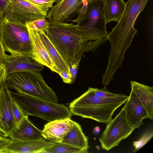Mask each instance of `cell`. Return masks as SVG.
<instances>
[{"label":"cell","mask_w":153,"mask_h":153,"mask_svg":"<svg viewBox=\"0 0 153 153\" xmlns=\"http://www.w3.org/2000/svg\"><path fill=\"white\" fill-rule=\"evenodd\" d=\"M94 89L89 88L71 102L69 110L72 115L107 123L112 119L114 112L126 102L129 96L120 94L113 97L102 98L94 94Z\"/></svg>","instance_id":"1"},{"label":"cell","mask_w":153,"mask_h":153,"mask_svg":"<svg viewBox=\"0 0 153 153\" xmlns=\"http://www.w3.org/2000/svg\"><path fill=\"white\" fill-rule=\"evenodd\" d=\"M149 0H128L126 3L120 20L107 36L111 45V56L120 59L124 57L126 51L137 34L134 26L137 18Z\"/></svg>","instance_id":"2"},{"label":"cell","mask_w":153,"mask_h":153,"mask_svg":"<svg viewBox=\"0 0 153 153\" xmlns=\"http://www.w3.org/2000/svg\"><path fill=\"white\" fill-rule=\"evenodd\" d=\"M102 0L90 3L83 18L76 25L83 41L82 52H94L108 40Z\"/></svg>","instance_id":"3"},{"label":"cell","mask_w":153,"mask_h":153,"mask_svg":"<svg viewBox=\"0 0 153 153\" xmlns=\"http://www.w3.org/2000/svg\"><path fill=\"white\" fill-rule=\"evenodd\" d=\"M48 20L50 25L47 35L69 66L79 55L83 54L82 34L76 25L72 23Z\"/></svg>","instance_id":"4"},{"label":"cell","mask_w":153,"mask_h":153,"mask_svg":"<svg viewBox=\"0 0 153 153\" xmlns=\"http://www.w3.org/2000/svg\"><path fill=\"white\" fill-rule=\"evenodd\" d=\"M12 98L27 116H35L48 122L71 118L72 114L62 104L30 95L10 91Z\"/></svg>","instance_id":"5"},{"label":"cell","mask_w":153,"mask_h":153,"mask_svg":"<svg viewBox=\"0 0 153 153\" xmlns=\"http://www.w3.org/2000/svg\"><path fill=\"white\" fill-rule=\"evenodd\" d=\"M9 88L22 93L57 103L58 97L39 71L15 72L7 76Z\"/></svg>","instance_id":"6"},{"label":"cell","mask_w":153,"mask_h":153,"mask_svg":"<svg viewBox=\"0 0 153 153\" xmlns=\"http://www.w3.org/2000/svg\"><path fill=\"white\" fill-rule=\"evenodd\" d=\"M0 40L5 51L10 54L32 55L30 38L26 26L0 19Z\"/></svg>","instance_id":"7"},{"label":"cell","mask_w":153,"mask_h":153,"mask_svg":"<svg viewBox=\"0 0 153 153\" xmlns=\"http://www.w3.org/2000/svg\"><path fill=\"white\" fill-rule=\"evenodd\" d=\"M48 14L27 0H10L3 19L8 22L26 26L35 20L46 18Z\"/></svg>","instance_id":"8"},{"label":"cell","mask_w":153,"mask_h":153,"mask_svg":"<svg viewBox=\"0 0 153 153\" xmlns=\"http://www.w3.org/2000/svg\"><path fill=\"white\" fill-rule=\"evenodd\" d=\"M107 123L99 138L102 148L107 151L117 146L134 129L128 124L123 107L115 117Z\"/></svg>","instance_id":"9"},{"label":"cell","mask_w":153,"mask_h":153,"mask_svg":"<svg viewBox=\"0 0 153 153\" xmlns=\"http://www.w3.org/2000/svg\"><path fill=\"white\" fill-rule=\"evenodd\" d=\"M10 91L6 84L0 88V136L9 137L16 127L12 108Z\"/></svg>","instance_id":"10"},{"label":"cell","mask_w":153,"mask_h":153,"mask_svg":"<svg viewBox=\"0 0 153 153\" xmlns=\"http://www.w3.org/2000/svg\"><path fill=\"white\" fill-rule=\"evenodd\" d=\"M0 66L4 69L6 76L20 72L41 71L44 66L28 54H5Z\"/></svg>","instance_id":"11"},{"label":"cell","mask_w":153,"mask_h":153,"mask_svg":"<svg viewBox=\"0 0 153 153\" xmlns=\"http://www.w3.org/2000/svg\"><path fill=\"white\" fill-rule=\"evenodd\" d=\"M127 102L124 106L128 125L134 129L143 125V120L149 118L148 112L134 92L131 90Z\"/></svg>","instance_id":"12"},{"label":"cell","mask_w":153,"mask_h":153,"mask_svg":"<svg viewBox=\"0 0 153 153\" xmlns=\"http://www.w3.org/2000/svg\"><path fill=\"white\" fill-rule=\"evenodd\" d=\"M31 47L32 56L37 62L59 74V71L50 57L37 30L27 28Z\"/></svg>","instance_id":"13"},{"label":"cell","mask_w":153,"mask_h":153,"mask_svg":"<svg viewBox=\"0 0 153 153\" xmlns=\"http://www.w3.org/2000/svg\"><path fill=\"white\" fill-rule=\"evenodd\" d=\"M74 122L70 118H67L48 122L44 125L42 136L53 142H62L73 128Z\"/></svg>","instance_id":"14"},{"label":"cell","mask_w":153,"mask_h":153,"mask_svg":"<svg viewBox=\"0 0 153 153\" xmlns=\"http://www.w3.org/2000/svg\"><path fill=\"white\" fill-rule=\"evenodd\" d=\"M54 142H50L41 138L36 140L21 141L13 140L4 148L3 153H39L51 146Z\"/></svg>","instance_id":"15"},{"label":"cell","mask_w":153,"mask_h":153,"mask_svg":"<svg viewBox=\"0 0 153 153\" xmlns=\"http://www.w3.org/2000/svg\"><path fill=\"white\" fill-rule=\"evenodd\" d=\"M82 0H61L50 10L47 19L48 20L64 22L76 12Z\"/></svg>","instance_id":"16"},{"label":"cell","mask_w":153,"mask_h":153,"mask_svg":"<svg viewBox=\"0 0 153 153\" xmlns=\"http://www.w3.org/2000/svg\"><path fill=\"white\" fill-rule=\"evenodd\" d=\"M42 130L36 127L28 116L24 118L13 131L9 136L11 139L25 141L41 139Z\"/></svg>","instance_id":"17"},{"label":"cell","mask_w":153,"mask_h":153,"mask_svg":"<svg viewBox=\"0 0 153 153\" xmlns=\"http://www.w3.org/2000/svg\"><path fill=\"white\" fill-rule=\"evenodd\" d=\"M131 90L146 110L149 118L153 119V88L134 81H131Z\"/></svg>","instance_id":"18"},{"label":"cell","mask_w":153,"mask_h":153,"mask_svg":"<svg viewBox=\"0 0 153 153\" xmlns=\"http://www.w3.org/2000/svg\"><path fill=\"white\" fill-rule=\"evenodd\" d=\"M62 142L79 148L86 152L90 147L88 137L83 132L81 125L74 121L73 128L64 137Z\"/></svg>","instance_id":"19"},{"label":"cell","mask_w":153,"mask_h":153,"mask_svg":"<svg viewBox=\"0 0 153 153\" xmlns=\"http://www.w3.org/2000/svg\"><path fill=\"white\" fill-rule=\"evenodd\" d=\"M39 32L42 43L52 61L58 69L59 73L63 71L68 74L69 66L61 54L50 40L47 36L42 31Z\"/></svg>","instance_id":"20"},{"label":"cell","mask_w":153,"mask_h":153,"mask_svg":"<svg viewBox=\"0 0 153 153\" xmlns=\"http://www.w3.org/2000/svg\"><path fill=\"white\" fill-rule=\"evenodd\" d=\"M106 24L113 21L118 22L124 11L126 3L123 0H102Z\"/></svg>","instance_id":"21"},{"label":"cell","mask_w":153,"mask_h":153,"mask_svg":"<svg viewBox=\"0 0 153 153\" xmlns=\"http://www.w3.org/2000/svg\"><path fill=\"white\" fill-rule=\"evenodd\" d=\"M52 145L45 149L41 153H83L86 152L78 147L62 142H54Z\"/></svg>","instance_id":"22"},{"label":"cell","mask_w":153,"mask_h":153,"mask_svg":"<svg viewBox=\"0 0 153 153\" xmlns=\"http://www.w3.org/2000/svg\"><path fill=\"white\" fill-rule=\"evenodd\" d=\"M45 18L35 20L27 24L26 26L27 28L42 31L46 35L48 33L50 23L48 20Z\"/></svg>","instance_id":"23"},{"label":"cell","mask_w":153,"mask_h":153,"mask_svg":"<svg viewBox=\"0 0 153 153\" xmlns=\"http://www.w3.org/2000/svg\"><path fill=\"white\" fill-rule=\"evenodd\" d=\"M152 129L146 131L138 140L133 142V145L135 149L134 152L137 151L144 146L152 137Z\"/></svg>","instance_id":"24"},{"label":"cell","mask_w":153,"mask_h":153,"mask_svg":"<svg viewBox=\"0 0 153 153\" xmlns=\"http://www.w3.org/2000/svg\"><path fill=\"white\" fill-rule=\"evenodd\" d=\"M36 5L45 12L48 13L53 6L54 3H57L59 0H27Z\"/></svg>","instance_id":"25"},{"label":"cell","mask_w":153,"mask_h":153,"mask_svg":"<svg viewBox=\"0 0 153 153\" xmlns=\"http://www.w3.org/2000/svg\"><path fill=\"white\" fill-rule=\"evenodd\" d=\"M12 108L13 117L17 126L24 118L28 116L25 114L20 107L12 98Z\"/></svg>","instance_id":"26"},{"label":"cell","mask_w":153,"mask_h":153,"mask_svg":"<svg viewBox=\"0 0 153 153\" xmlns=\"http://www.w3.org/2000/svg\"><path fill=\"white\" fill-rule=\"evenodd\" d=\"M90 2L89 0H82L81 4L76 11L78 14L77 18L75 19L71 20L72 23H77L83 18L87 12Z\"/></svg>","instance_id":"27"},{"label":"cell","mask_w":153,"mask_h":153,"mask_svg":"<svg viewBox=\"0 0 153 153\" xmlns=\"http://www.w3.org/2000/svg\"><path fill=\"white\" fill-rule=\"evenodd\" d=\"M83 54L79 55L76 60L71 63L69 66V70L68 74L73 82H74L77 73L79 63Z\"/></svg>","instance_id":"28"},{"label":"cell","mask_w":153,"mask_h":153,"mask_svg":"<svg viewBox=\"0 0 153 153\" xmlns=\"http://www.w3.org/2000/svg\"><path fill=\"white\" fill-rule=\"evenodd\" d=\"M94 93L97 97L104 98L114 97L118 95L110 92L107 89L106 86L101 89L94 88Z\"/></svg>","instance_id":"29"},{"label":"cell","mask_w":153,"mask_h":153,"mask_svg":"<svg viewBox=\"0 0 153 153\" xmlns=\"http://www.w3.org/2000/svg\"><path fill=\"white\" fill-rule=\"evenodd\" d=\"M10 0H0V19H3L4 14Z\"/></svg>","instance_id":"30"},{"label":"cell","mask_w":153,"mask_h":153,"mask_svg":"<svg viewBox=\"0 0 153 153\" xmlns=\"http://www.w3.org/2000/svg\"><path fill=\"white\" fill-rule=\"evenodd\" d=\"M11 139L0 136V153H3L4 148L11 141Z\"/></svg>","instance_id":"31"},{"label":"cell","mask_w":153,"mask_h":153,"mask_svg":"<svg viewBox=\"0 0 153 153\" xmlns=\"http://www.w3.org/2000/svg\"><path fill=\"white\" fill-rule=\"evenodd\" d=\"M59 74L65 83L71 84L73 82L68 74L66 72L62 71L59 72Z\"/></svg>","instance_id":"32"},{"label":"cell","mask_w":153,"mask_h":153,"mask_svg":"<svg viewBox=\"0 0 153 153\" xmlns=\"http://www.w3.org/2000/svg\"><path fill=\"white\" fill-rule=\"evenodd\" d=\"M6 76L4 69L0 66V88L5 83Z\"/></svg>","instance_id":"33"},{"label":"cell","mask_w":153,"mask_h":153,"mask_svg":"<svg viewBox=\"0 0 153 153\" xmlns=\"http://www.w3.org/2000/svg\"><path fill=\"white\" fill-rule=\"evenodd\" d=\"M4 47L0 40V66L4 60L6 53Z\"/></svg>","instance_id":"34"},{"label":"cell","mask_w":153,"mask_h":153,"mask_svg":"<svg viewBox=\"0 0 153 153\" xmlns=\"http://www.w3.org/2000/svg\"><path fill=\"white\" fill-rule=\"evenodd\" d=\"M100 129L99 126H97L95 127L93 131V134L96 135L99 134L100 132Z\"/></svg>","instance_id":"35"},{"label":"cell","mask_w":153,"mask_h":153,"mask_svg":"<svg viewBox=\"0 0 153 153\" xmlns=\"http://www.w3.org/2000/svg\"><path fill=\"white\" fill-rule=\"evenodd\" d=\"M90 2L98 0H89Z\"/></svg>","instance_id":"36"},{"label":"cell","mask_w":153,"mask_h":153,"mask_svg":"<svg viewBox=\"0 0 153 153\" xmlns=\"http://www.w3.org/2000/svg\"><path fill=\"white\" fill-rule=\"evenodd\" d=\"M61 0H59V1H61Z\"/></svg>","instance_id":"37"}]
</instances>
